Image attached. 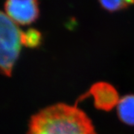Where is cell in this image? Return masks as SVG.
Here are the masks:
<instances>
[{"label": "cell", "mask_w": 134, "mask_h": 134, "mask_svg": "<svg viewBox=\"0 0 134 134\" xmlns=\"http://www.w3.org/2000/svg\"><path fill=\"white\" fill-rule=\"evenodd\" d=\"M27 134H97L94 125L77 105L58 103L31 116Z\"/></svg>", "instance_id": "obj_1"}, {"label": "cell", "mask_w": 134, "mask_h": 134, "mask_svg": "<svg viewBox=\"0 0 134 134\" xmlns=\"http://www.w3.org/2000/svg\"><path fill=\"white\" fill-rule=\"evenodd\" d=\"M101 7L107 11L115 12L134 5V0H98Z\"/></svg>", "instance_id": "obj_6"}, {"label": "cell", "mask_w": 134, "mask_h": 134, "mask_svg": "<svg viewBox=\"0 0 134 134\" xmlns=\"http://www.w3.org/2000/svg\"><path fill=\"white\" fill-rule=\"evenodd\" d=\"M42 41L41 33L34 29H29L22 34V44L29 48H36Z\"/></svg>", "instance_id": "obj_5"}, {"label": "cell", "mask_w": 134, "mask_h": 134, "mask_svg": "<svg viewBox=\"0 0 134 134\" xmlns=\"http://www.w3.org/2000/svg\"><path fill=\"white\" fill-rule=\"evenodd\" d=\"M117 114L121 122L134 126V95L122 97L117 105Z\"/></svg>", "instance_id": "obj_4"}, {"label": "cell", "mask_w": 134, "mask_h": 134, "mask_svg": "<svg viewBox=\"0 0 134 134\" xmlns=\"http://www.w3.org/2000/svg\"><path fill=\"white\" fill-rule=\"evenodd\" d=\"M89 96H92L94 98L96 108L104 111L113 110L118 105L120 100L115 87L106 82H98L95 83L86 94L82 96L81 100Z\"/></svg>", "instance_id": "obj_3"}, {"label": "cell", "mask_w": 134, "mask_h": 134, "mask_svg": "<svg viewBox=\"0 0 134 134\" xmlns=\"http://www.w3.org/2000/svg\"><path fill=\"white\" fill-rule=\"evenodd\" d=\"M5 10L16 24L22 25L33 23L40 16L37 0H6Z\"/></svg>", "instance_id": "obj_2"}]
</instances>
